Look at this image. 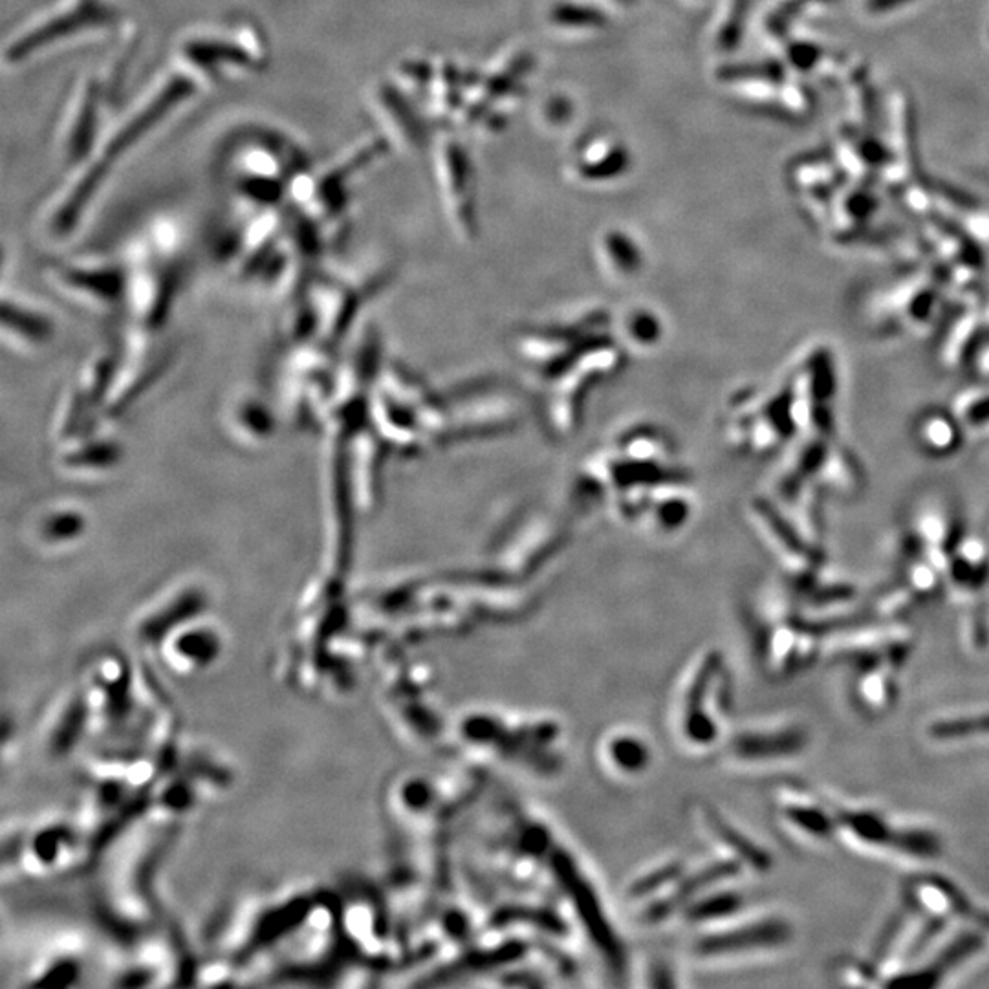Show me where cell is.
I'll use <instances>...</instances> for the list:
<instances>
[{"instance_id": "6da1fadb", "label": "cell", "mask_w": 989, "mask_h": 989, "mask_svg": "<svg viewBox=\"0 0 989 989\" xmlns=\"http://www.w3.org/2000/svg\"><path fill=\"white\" fill-rule=\"evenodd\" d=\"M958 295L946 273L920 270L870 290L858 301L863 327L876 337L938 334Z\"/></svg>"}, {"instance_id": "7a4b0ae2", "label": "cell", "mask_w": 989, "mask_h": 989, "mask_svg": "<svg viewBox=\"0 0 989 989\" xmlns=\"http://www.w3.org/2000/svg\"><path fill=\"white\" fill-rule=\"evenodd\" d=\"M191 92H193V85L189 83V79H185L182 76L167 79L164 87L158 88L153 96H151V99L147 103H143L142 107L136 110L131 118L121 125L118 131L114 132V136L110 138L109 145H107L105 158H103L101 165H98L96 171H90L87 176H83L79 180V185H77L76 189L66 198L65 206L61 209V211H65L63 217L74 218L76 215H79L77 213L79 207L83 206L85 198L90 196V193L96 189L99 178L107 171L105 169L107 160L120 158L121 154L125 153L129 147H132L134 143L140 142L143 134H147L151 129H154L156 123L164 120L165 116L171 112V109L178 107L184 99L189 98Z\"/></svg>"}, {"instance_id": "3957f363", "label": "cell", "mask_w": 989, "mask_h": 989, "mask_svg": "<svg viewBox=\"0 0 989 989\" xmlns=\"http://www.w3.org/2000/svg\"><path fill=\"white\" fill-rule=\"evenodd\" d=\"M936 336H940L936 356L946 369L973 367L989 343V290H971L966 301L958 299L953 316H947Z\"/></svg>"}, {"instance_id": "277c9868", "label": "cell", "mask_w": 989, "mask_h": 989, "mask_svg": "<svg viewBox=\"0 0 989 989\" xmlns=\"http://www.w3.org/2000/svg\"><path fill=\"white\" fill-rule=\"evenodd\" d=\"M533 70L530 50H513L497 57L486 72L473 74L466 101L462 105V120L468 123H484L493 114V107L506 99L521 98L522 88ZM482 125V127H484Z\"/></svg>"}, {"instance_id": "5b68a950", "label": "cell", "mask_w": 989, "mask_h": 989, "mask_svg": "<svg viewBox=\"0 0 989 989\" xmlns=\"http://www.w3.org/2000/svg\"><path fill=\"white\" fill-rule=\"evenodd\" d=\"M436 176L444 207L460 237H471L477 229L475 174L466 149L446 138L436 153Z\"/></svg>"}, {"instance_id": "8992f818", "label": "cell", "mask_w": 989, "mask_h": 989, "mask_svg": "<svg viewBox=\"0 0 989 989\" xmlns=\"http://www.w3.org/2000/svg\"><path fill=\"white\" fill-rule=\"evenodd\" d=\"M107 19H109V10L105 2L101 4V0H76V4L70 6V10L59 11L50 19L43 21V24L22 33L21 37L13 41L8 48V57L11 61H22L30 55L37 54V50L65 39L63 35L81 32L92 26H101Z\"/></svg>"}, {"instance_id": "52a82bcc", "label": "cell", "mask_w": 989, "mask_h": 989, "mask_svg": "<svg viewBox=\"0 0 989 989\" xmlns=\"http://www.w3.org/2000/svg\"><path fill=\"white\" fill-rule=\"evenodd\" d=\"M631 154L623 143L614 138H588L577 145L568 169L572 176L585 184H603L618 180L631 169Z\"/></svg>"}, {"instance_id": "ba28073f", "label": "cell", "mask_w": 989, "mask_h": 989, "mask_svg": "<svg viewBox=\"0 0 989 989\" xmlns=\"http://www.w3.org/2000/svg\"><path fill=\"white\" fill-rule=\"evenodd\" d=\"M841 821L859 839L869 843L889 845L916 856H935L936 852H940V843L936 841L935 836L925 832H896L891 826L885 825L881 817L872 816L869 812H861V814L847 812L843 814Z\"/></svg>"}, {"instance_id": "9c48e42d", "label": "cell", "mask_w": 989, "mask_h": 989, "mask_svg": "<svg viewBox=\"0 0 989 989\" xmlns=\"http://www.w3.org/2000/svg\"><path fill=\"white\" fill-rule=\"evenodd\" d=\"M914 440L925 455L947 458L957 455L968 440L962 425L951 409H925L914 420Z\"/></svg>"}, {"instance_id": "30bf717a", "label": "cell", "mask_w": 989, "mask_h": 989, "mask_svg": "<svg viewBox=\"0 0 989 989\" xmlns=\"http://www.w3.org/2000/svg\"><path fill=\"white\" fill-rule=\"evenodd\" d=\"M376 99L378 109L383 112V118L389 123L391 131L398 136V142L407 149L422 147L427 131L424 123L414 114L409 101L392 87H381Z\"/></svg>"}, {"instance_id": "8fae6325", "label": "cell", "mask_w": 989, "mask_h": 989, "mask_svg": "<svg viewBox=\"0 0 989 989\" xmlns=\"http://www.w3.org/2000/svg\"><path fill=\"white\" fill-rule=\"evenodd\" d=\"M185 55L196 66L207 72H217L229 68H250L253 65L251 55L246 54L237 44L222 41V39H193L185 44Z\"/></svg>"}, {"instance_id": "7c38bea8", "label": "cell", "mask_w": 989, "mask_h": 989, "mask_svg": "<svg viewBox=\"0 0 989 989\" xmlns=\"http://www.w3.org/2000/svg\"><path fill=\"white\" fill-rule=\"evenodd\" d=\"M548 24L555 33L568 37H585L603 32L607 17L603 11L576 2H557L548 11Z\"/></svg>"}, {"instance_id": "4fadbf2b", "label": "cell", "mask_w": 989, "mask_h": 989, "mask_svg": "<svg viewBox=\"0 0 989 989\" xmlns=\"http://www.w3.org/2000/svg\"><path fill=\"white\" fill-rule=\"evenodd\" d=\"M951 411L968 438H989V380L960 392Z\"/></svg>"}, {"instance_id": "5bb4252c", "label": "cell", "mask_w": 989, "mask_h": 989, "mask_svg": "<svg viewBox=\"0 0 989 989\" xmlns=\"http://www.w3.org/2000/svg\"><path fill=\"white\" fill-rule=\"evenodd\" d=\"M980 942L977 936L969 935L960 938L958 942H955L953 946L949 947L947 951H944L942 958L936 962L933 968L924 969L920 971L918 975L914 977H907L903 980H892L891 984L894 986H900V984H905V986H935L938 979L946 973L947 969L955 968L957 964H960L964 958L969 957L973 951L979 949Z\"/></svg>"}, {"instance_id": "9a60e30c", "label": "cell", "mask_w": 989, "mask_h": 989, "mask_svg": "<svg viewBox=\"0 0 989 989\" xmlns=\"http://www.w3.org/2000/svg\"><path fill=\"white\" fill-rule=\"evenodd\" d=\"M790 936L788 925L783 922H768L750 927L737 935L722 936L717 938L711 946L720 951H731V949H746L753 946H775L783 944Z\"/></svg>"}, {"instance_id": "2e32d148", "label": "cell", "mask_w": 989, "mask_h": 989, "mask_svg": "<svg viewBox=\"0 0 989 989\" xmlns=\"http://www.w3.org/2000/svg\"><path fill=\"white\" fill-rule=\"evenodd\" d=\"M744 753H751L757 757H768V755H790L801 750L805 746V735L801 731H784L772 737H761L757 740H744Z\"/></svg>"}, {"instance_id": "e0dca14e", "label": "cell", "mask_w": 989, "mask_h": 989, "mask_svg": "<svg viewBox=\"0 0 989 989\" xmlns=\"http://www.w3.org/2000/svg\"><path fill=\"white\" fill-rule=\"evenodd\" d=\"M931 731L935 737H940V739H953V737H964V735H975V733H989V717L958 718V720L938 722Z\"/></svg>"}, {"instance_id": "ac0fdd59", "label": "cell", "mask_w": 989, "mask_h": 989, "mask_svg": "<svg viewBox=\"0 0 989 989\" xmlns=\"http://www.w3.org/2000/svg\"><path fill=\"white\" fill-rule=\"evenodd\" d=\"M570 114L565 99H554L546 105V120L550 123H561Z\"/></svg>"}, {"instance_id": "d6986e66", "label": "cell", "mask_w": 989, "mask_h": 989, "mask_svg": "<svg viewBox=\"0 0 989 989\" xmlns=\"http://www.w3.org/2000/svg\"><path fill=\"white\" fill-rule=\"evenodd\" d=\"M973 369L977 372L979 380H989V343L986 347L982 348V352L975 359Z\"/></svg>"}, {"instance_id": "ffe728a7", "label": "cell", "mask_w": 989, "mask_h": 989, "mask_svg": "<svg viewBox=\"0 0 989 989\" xmlns=\"http://www.w3.org/2000/svg\"><path fill=\"white\" fill-rule=\"evenodd\" d=\"M607 2H612V4H621V6H625V4H631L632 0H607Z\"/></svg>"}]
</instances>
